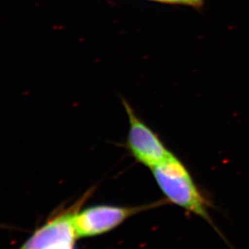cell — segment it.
<instances>
[{
    "label": "cell",
    "mask_w": 249,
    "mask_h": 249,
    "mask_svg": "<svg viewBox=\"0 0 249 249\" xmlns=\"http://www.w3.org/2000/svg\"><path fill=\"white\" fill-rule=\"evenodd\" d=\"M163 2L173 3V4L189 5L191 7H201L204 3V0H163Z\"/></svg>",
    "instance_id": "cell-5"
},
{
    "label": "cell",
    "mask_w": 249,
    "mask_h": 249,
    "mask_svg": "<svg viewBox=\"0 0 249 249\" xmlns=\"http://www.w3.org/2000/svg\"><path fill=\"white\" fill-rule=\"evenodd\" d=\"M78 209L71 208L60 213L34 233L20 249H44L61 242H74L76 235L72 217Z\"/></svg>",
    "instance_id": "cell-4"
},
{
    "label": "cell",
    "mask_w": 249,
    "mask_h": 249,
    "mask_svg": "<svg viewBox=\"0 0 249 249\" xmlns=\"http://www.w3.org/2000/svg\"><path fill=\"white\" fill-rule=\"evenodd\" d=\"M78 210L73 214L72 223L76 237L83 238L108 232L143 208L97 206L79 212Z\"/></svg>",
    "instance_id": "cell-3"
},
{
    "label": "cell",
    "mask_w": 249,
    "mask_h": 249,
    "mask_svg": "<svg viewBox=\"0 0 249 249\" xmlns=\"http://www.w3.org/2000/svg\"><path fill=\"white\" fill-rule=\"evenodd\" d=\"M123 106L129 119L127 147L139 163L152 168L173 155L168 151L160 137L140 118L126 101Z\"/></svg>",
    "instance_id": "cell-2"
},
{
    "label": "cell",
    "mask_w": 249,
    "mask_h": 249,
    "mask_svg": "<svg viewBox=\"0 0 249 249\" xmlns=\"http://www.w3.org/2000/svg\"><path fill=\"white\" fill-rule=\"evenodd\" d=\"M153 1H157V2H163V0H153Z\"/></svg>",
    "instance_id": "cell-6"
},
{
    "label": "cell",
    "mask_w": 249,
    "mask_h": 249,
    "mask_svg": "<svg viewBox=\"0 0 249 249\" xmlns=\"http://www.w3.org/2000/svg\"><path fill=\"white\" fill-rule=\"evenodd\" d=\"M151 171L160 189L173 203L208 219L206 201L179 159L173 154Z\"/></svg>",
    "instance_id": "cell-1"
}]
</instances>
